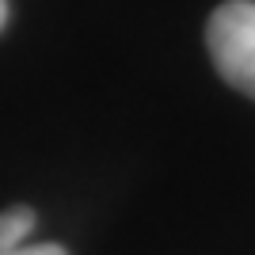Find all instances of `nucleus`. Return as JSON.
Segmentation results:
<instances>
[{"mask_svg": "<svg viewBox=\"0 0 255 255\" xmlns=\"http://www.w3.org/2000/svg\"><path fill=\"white\" fill-rule=\"evenodd\" d=\"M34 225H38V217L31 206H8L0 213V255L27 248V236L34 233Z\"/></svg>", "mask_w": 255, "mask_h": 255, "instance_id": "f03ea898", "label": "nucleus"}, {"mask_svg": "<svg viewBox=\"0 0 255 255\" xmlns=\"http://www.w3.org/2000/svg\"><path fill=\"white\" fill-rule=\"evenodd\" d=\"M11 255H69L61 244H27L19 248V252H11Z\"/></svg>", "mask_w": 255, "mask_h": 255, "instance_id": "7ed1b4c3", "label": "nucleus"}, {"mask_svg": "<svg viewBox=\"0 0 255 255\" xmlns=\"http://www.w3.org/2000/svg\"><path fill=\"white\" fill-rule=\"evenodd\" d=\"M4 23H8V4L0 0V31H4Z\"/></svg>", "mask_w": 255, "mask_h": 255, "instance_id": "20e7f679", "label": "nucleus"}, {"mask_svg": "<svg viewBox=\"0 0 255 255\" xmlns=\"http://www.w3.org/2000/svg\"><path fill=\"white\" fill-rule=\"evenodd\" d=\"M210 57L217 73L244 96L255 99V0H229L213 11L210 31Z\"/></svg>", "mask_w": 255, "mask_h": 255, "instance_id": "f257e3e1", "label": "nucleus"}]
</instances>
